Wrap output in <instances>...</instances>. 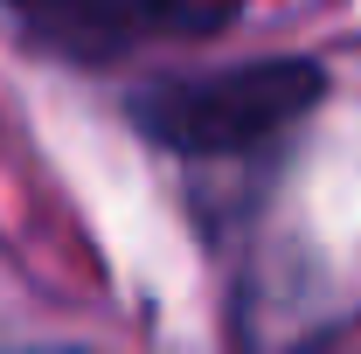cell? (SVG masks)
<instances>
[{
    "label": "cell",
    "mask_w": 361,
    "mask_h": 354,
    "mask_svg": "<svg viewBox=\"0 0 361 354\" xmlns=\"http://www.w3.org/2000/svg\"><path fill=\"white\" fill-rule=\"evenodd\" d=\"M28 354H70V348H28Z\"/></svg>",
    "instance_id": "obj_2"
},
{
    "label": "cell",
    "mask_w": 361,
    "mask_h": 354,
    "mask_svg": "<svg viewBox=\"0 0 361 354\" xmlns=\"http://www.w3.org/2000/svg\"><path fill=\"white\" fill-rule=\"evenodd\" d=\"M313 97H319L313 63H257V70H229V77L146 90L139 126L180 153H236V146H257L278 126H292Z\"/></svg>",
    "instance_id": "obj_1"
}]
</instances>
